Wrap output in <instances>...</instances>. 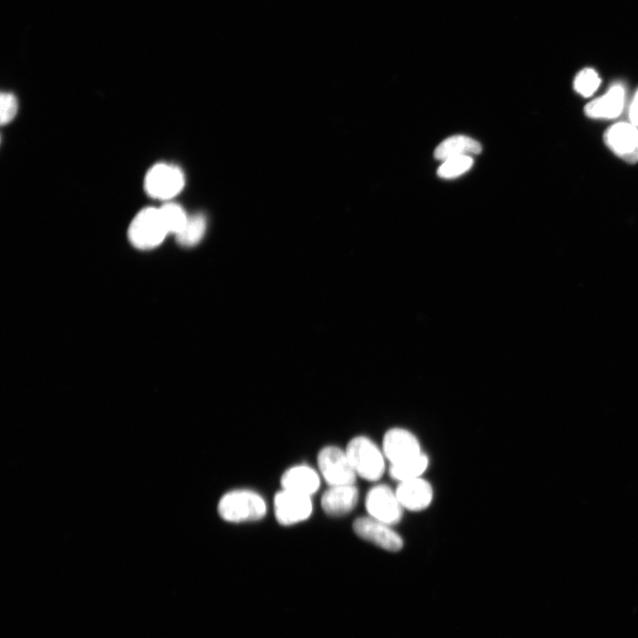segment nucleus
<instances>
[{"instance_id": "nucleus-1", "label": "nucleus", "mask_w": 638, "mask_h": 638, "mask_svg": "<svg viewBox=\"0 0 638 638\" xmlns=\"http://www.w3.org/2000/svg\"><path fill=\"white\" fill-rule=\"evenodd\" d=\"M267 511L264 499L250 490H233L225 494L218 503V512L228 522H246L262 518Z\"/></svg>"}, {"instance_id": "nucleus-2", "label": "nucleus", "mask_w": 638, "mask_h": 638, "mask_svg": "<svg viewBox=\"0 0 638 638\" xmlns=\"http://www.w3.org/2000/svg\"><path fill=\"white\" fill-rule=\"evenodd\" d=\"M346 453L356 474L370 481L378 480L385 471L382 452L369 438L359 436L347 444Z\"/></svg>"}, {"instance_id": "nucleus-3", "label": "nucleus", "mask_w": 638, "mask_h": 638, "mask_svg": "<svg viewBox=\"0 0 638 638\" xmlns=\"http://www.w3.org/2000/svg\"><path fill=\"white\" fill-rule=\"evenodd\" d=\"M168 234L159 208L146 207L132 220L128 227V238L139 249H151L162 243Z\"/></svg>"}, {"instance_id": "nucleus-4", "label": "nucleus", "mask_w": 638, "mask_h": 638, "mask_svg": "<svg viewBox=\"0 0 638 638\" xmlns=\"http://www.w3.org/2000/svg\"><path fill=\"white\" fill-rule=\"evenodd\" d=\"M144 183L149 196L156 199L167 200L183 190L184 175L175 165L158 163L148 170Z\"/></svg>"}, {"instance_id": "nucleus-5", "label": "nucleus", "mask_w": 638, "mask_h": 638, "mask_svg": "<svg viewBox=\"0 0 638 638\" xmlns=\"http://www.w3.org/2000/svg\"><path fill=\"white\" fill-rule=\"evenodd\" d=\"M320 473L330 486L354 485L356 472L346 451L334 447H325L317 455Z\"/></svg>"}, {"instance_id": "nucleus-6", "label": "nucleus", "mask_w": 638, "mask_h": 638, "mask_svg": "<svg viewBox=\"0 0 638 638\" xmlns=\"http://www.w3.org/2000/svg\"><path fill=\"white\" fill-rule=\"evenodd\" d=\"M365 506L370 517L387 525L398 523L402 517V506L396 493L386 485H377L367 494Z\"/></svg>"}, {"instance_id": "nucleus-7", "label": "nucleus", "mask_w": 638, "mask_h": 638, "mask_svg": "<svg viewBox=\"0 0 638 638\" xmlns=\"http://www.w3.org/2000/svg\"><path fill=\"white\" fill-rule=\"evenodd\" d=\"M313 510L310 495L282 489L274 497V511L277 522L291 525L309 517Z\"/></svg>"}, {"instance_id": "nucleus-8", "label": "nucleus", "mask_w": 638, "mask_h": 638, "mask_svg": "<svg viewBox=\"0 0 638 638\" xmlns=\"http://www.w3.org/2000/svg\"><path fill=\"white\" fill-rule=\"evenodd\" d=\"M608 148L628 163L638 161V128L632 123L619 122L608 128L603 134Z\"/></svg>"}, {"instance_id": "nucleus-9", "label": "nucleus", "mask_w": 638, "mask_h": 638, "mask_svg": "<svg viewBox=\"0 0 638 638\" xmlns=\"http://www.w3.org/2000/svg\"><path fill=\"white\" fill-rule=\"evenodd\" d=\"M354 533L388 551H399L403 546L401 537L390 525L371 517H361L354 521Z\"/></svg>"}, {"instance_id": "nucleus-10", "label": "nucleus", "mask_w": 638, "mask_h": 638, "mask_svg": "<svg viewBox=\"0 0 638 638\" xmlns=\"http://www.w3.org/2000/svg\"><path fill=\"white\" fill-rule=\"evenodd\" d=\"M383 450L391 464H398L422 454L417 439L402 428H393L384 436Z\"/></svg>"}, {"instance_id": "nucleus-11", "label": "nucleus", "mask_w": 638, "mask_h": 638, "mask_svg": "<svg viewBox=\"0 0 638 638\" xmlns=\"http://www.w3.org/2000/svg\"><path fill=\"white\" fill-rule=\"evenodd\" d=\"M395 493L402 508L413 511L427 508L433 494L431 485L420 477L400 482Z\"/></svg>"}, {"instance_id": "nucleus-12", "label": "nucleus", "mask_w": 638, "mask_h": 638, "mask_svg": "<svg viewBox=\"0 0 638 638\" xmlns=\"http://www.w3.org/2000/svg\"><path fill=\"white\" fill-rule=\"evenodd\" d=\"M358 498V489L354 485L333 486L323 494L321 505L326 514L342 516L355 507Z\"/></svg>"}, {"instance_id": "nucleus-13", "label": "nucleus", "mask_w": 638, "mask_h": 638, "mask_svg": "<svg viewBox=\"0 0 638 638\" xmlns=\"http://www.w3.org/2000/svg\"><path fill=\"white\" fill-rule=\"evenodd\" d=\"M624 102V88L615 84L605 95L587 103L584 107V113L590 118L613 119L622 112Z\"/></svg>"}, {"instance_id": "nucleus-14", "label": "nucleus", "mask_w": 638, "mask_h": 638, "mask_svg": "<svg viewBox=\"0 0 638 638\" xmlns=\"http://www.w3.org/2000/svg\"><path fill=\"white\" fill-rule=\"evenodd\" d=\"M280 482L283 489L311 496L320 486V477L313 468L302 464L288 469Z\"/></svg>"}, {"instance_id": "nucleus-15", "label": "nucleus", "mask_w": 638, "mask_h": 638, "mask_svg": "<svg viewBox=\"0 0 638 638\" xmlns=\"http://www.w3.org/2000/svg\"><path fill=\"white\" fill-rule=\"evenodd\" d=\"M481 150L482 147L478 141L466 136L456 135L442 141L436 147L434 157L444 161L452 157L478 154Z\"/></svg>"}, {"instance_id": "nucleus-16", "label": "nucleus", "mask_w": 638, "mask_h": 638, "mask_svg": "<svg viewBox=\"0 0 638 638\" xmlns=\"http://www.w3.org/2000/svg\"><path fill=\"white\" fill-rule=\"evenodd\" d=\"M428 466V457L422 453L418 456L398 464H391V476L401 482L419 478Z\"/></svg>"}, {"instance_id": "nucleus-17", "label": "nucleus", "mask_w": 638, "mask_h": 638, "mask_svg": "<svg viewBox=\"0 0 638 638\" xmlns=\"http://www.w3.org/2000/svg\"><path fill=\"white\" fill-rule=\"evenodd\" d=\"M206 222L204 215L198 214L189 216L182 230L176 235L177 241L183 246L198 244L206 231Z\"/></svg>"}, {"instance_id": "nucleus-18", "label": "nucleus", "mask_w": 638, "mask_h": 638, "mask_svg": "<svg viewBox=\"0 0 638 638\" xmlns=\"http://www.w3.org/2000/svg\"><path fill=\"white\" fill-rule=\"evenodd\" d=\"M159 210L167 232L177 235L189 217L183 208L175 203L169 202L164 204Z\"/></svg>"}, {"instance_id": "nucleus-19", "label": "nucleus", "mask_w": 638, "mask_h": 638, "mask_svg": "<svg viewBox=\"0 0 638 638\" xmlns=\"http://www.w3.org/2000/svg\"><path fill=\"white\" fill-rule=\"evenodd\" d=\"M472 164L473 159L469 155L452 157L443 161L437 174L442 178H455L467 172Z\"/></svg>"}, {"instance_id": "nucleus-20", "label": "nucleus", "mask_w": 638, "mask_h": 638, "mask_svg": "<svg viewBox=\"0 0 638 638\" xmlns=\"http://www.w3.org/2000/svg\"><path fill=\"white\" fill-rule=\"evenodd\" d=\"M601 79L592 68L582 69L575 77L573 88L584 97H590L599 87Z\"/></svg>"}, {"instance_id": "nucleus-21", "label": "nucleus", "mask_w": 638, "mask_h": 638, "mask_svg": "<svg viewBox=\"0 0 638 638\" xmlns=\"http://www.w3.org/2000/svg\"><path fill=\"white\" fill-rule=\"evenodd\" d=\"M0 121L2 125L8 124L12 121L18 112V101L16 97L10 92H2L0 98Z\"/></svg>"}, {"instance_id": "nucleus-22", "label": "nucleus", "mask_w": 638, "mask_h": 638, "mask_svg": "<svg viewBox=\"0 0 638 638\" xmlns=\"http://www.w3.org/2000/svg\"><path fill=\"white\" fill-rule=\"evenodd\" d=\"M629 119L631 123L638 127V90L635 93L629 109Z\"/></svg>"}]
</instances>
